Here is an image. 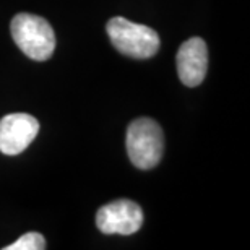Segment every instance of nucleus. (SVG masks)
I'll list each match as a JSON object with an SVG mask.
<instances>
[{"instance_id": "obj_1", "label": "nucleus", "mask_w": 250, "mask_h": 250, "mask_svg": "<svg viewBox=\"0 0 250 250\" xmlns=\"http://www.w3.org/2000/svg\"><path fill=\"white\" fill-rule=\"evenodd\" d=\"M13 41L31 61L44 62L52 57L56 34L47 20L31 13H18L10 24Z\"/></svg>"}, {"instance_id": "obj_2", "label": "nucleus", "mask_w": 250, "mask_h": 250, "mask_svg": "<svg viewBox=\"0 0 250 250\" xmlns=\"http://www.w3.org/2000/svg\"><path fill=\"white\" fill-rule=\"evenodd\" d=\"M107 34L114 47L127 57L145 61L156 56L161 41L154 29L133 23L127 18L114 17L107 21Z\"/></svg>"}, {"instance_id": "obj_3", "label": "nucleus", "mask_w": 250, "mask_h": 250, "mask_svg": "<svg viewBox=\"0 0 250 250\" xmlns=\"http://www.w3.org/2000/svg\"><path fill=\"white\" fill-rule=\"evenodd\" d=\"M125 146L135 167L145 171L156 167L164 153V135L159 124L148 117L133 121L127 128Z\"/></svg>"}, {"instance_id": "obj_4", "label": "nucleus", "mask_w": 250, "mask_h": 250, "mask_svg": "<svg viewBox=\"0 0 250 250\" xmlns=\"http://www.w3.org/2000/svg\"><path fill=\"white\" fill-rule=\"evenodd\" d=\"M143 224V211L132 200H116L98 209L96 226L104 234L130 236L140 231Z\"/></svg>"}, {"instance_id": "obj_5", "label": "nucleus", "mask_w": 250, "mask_h": 250, "mask_svg": "<svg viewBox=\"0 0 250 250\" xmlns=\"http://www.w3.org/2000/svg\"><path fill=\"white\" fill-rule=\"evenodd\" d=\"M38 133L39 122L31 114H7L0 121V153L17 156L33 143Z\"/></svg>"}, {"instance_id": "obj_6", "label": "nucleus", "mask_w": 250, "mask_h": 250, "mask_svg": "<svg viewBox=\"0 0 250 250\" xmlns=\"http://www.w3.org/2000/svg\"><path fill=\"white\" fill-rule=\"evenodd\" d=\"M177 73L186 86H198L208 70V47L202 38H190L179 47Z\"/></svg>"}, {"instance_id": "obj_7", "label": "nucleus", "mask_w": 250, "mask_h": 250, "mask_svg": "<svg viewBox=\"0 0 250 250\" xmlns=\"http://www.w3.org/2000/svg\"><path fill=\"white\" fill-rule=\"evenodd\" d=\"M42 249H46V239L39 232H26L18 241L3 247V250H42Z\"/></svg>"}]
</instances>
